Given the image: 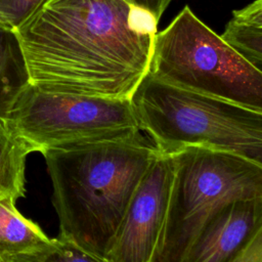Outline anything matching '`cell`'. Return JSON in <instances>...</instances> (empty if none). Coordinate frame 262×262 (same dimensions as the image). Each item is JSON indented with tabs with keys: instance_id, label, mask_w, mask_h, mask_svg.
I'll use <instances>...</instances> for the list:
<instances>
[{
	"instance_id": "cell-1",
	"label": "cell",
	"mask_w": 262,
	"mask_h": 262,
	"mask_svg": "<svg viewBox=\"0 0 262 262\" xmlns=\"http://www.w3.org/2000/svg\"><path fill=\"white\" fill-rule=\"evenodd\" d=\"M158 21L132 0H43L13 31L31 84L131 99L148 73Z\"/></svg>"
},
{
	"instance_id": "cell-2",
	"label": "cell",
	"mask_w": 262,
	"mask_h": 262,
	"mask_svg": "<svg viewBox=\"0 0 262 262\" xmlns=\"http://www.w3.org/2000/svg\"><path fill=\"white\" fill-rule=\"evenodd\" d=\"M159 154L141 131L44 152L58 235L103 259L135 188Z\"/></svg>"
},
{
	"instance_id": "cell-3",
	"label": "cell",
	"mask_w": 262,
	"mask_h": 262,
	"mask_svg": "<svg viewBox=\"0 0 262 262\" xmlns=\"http://www.w3.org/2000/svg\"><path fill=\"white\" fill-rule=\"evenodd\" d=\"M131 102L140 130L163 155L198 146L262 165L260 112L164 83L148 73Z\"/></svg>"
},
{
	"instance_id": "cell-4",
	"label": "cell",
	"mask_w": 262,
	"mask_h": 262,
	"mask_svg": "<svg viewBox=\"0 0 262 262\" xmlns=\"http://www.w3.org/2000/svg\"><path fill=\"white\" fill-rule=\"evenodd\" d=\"M173 179L151 262H179L226 204L262 198V165L214 149L188 146L173 155Z\"/></svg>"
},
{
	"instance_id": "cell-5",
	"label": "cell",
	"mask_w": 262,
	"mask_h": 262,
	"mask_svg": "<svg viewBox=\"0 0 262 262\" xmlns=\"http://www.w3.org/2000/svg\"><path fill=\"white\" fill-rule=\"evenodd\" d=\"M148 74L262 113V71L228 46L188 5L157 32Z\"/></svg>"
},
{
	"instance_id": "cell-6",
	"label": "cell",
	"mask_w": 262,
	"mask_h": 262,
	"mask_svg": "<svg viewBox=\"0 0 262 262\" xmlns=\"http://www.w3.org/2000/svg\"><path fill=\"white\" fill-rule=\"evenodd\" d=\"M4 125L32 152L42 155L141 131L131 99L48 91L31 83L17 97Z\"/></svg>"
},
{
	"instance_id": "cell-7",
	"label": "cell",
	"mask_w": 262,
	"mask_h": 262,
	"mask_svg": "<svg viewBox=\"0 0 262 262\" xmlns=\"http://www.w3.org/2000/svg\"><path fill=\"white\" fill-rule=\"evenodd\" d=\"M173 179L170 155L159 154L135 188L106 248V262H151Z\"/></svg>"
},
{
	"instance_id": "cell-8",
	"label": "cell",
	"mask_w": 262,
	"mask_h": 262,
	"mask_svg": "<svg viewBox=\"0 0 262 262\" xmlns=\"http://www.w3.org/2000/svg\"><path fill=\"white\" fill-rule=\"evenodd\" d=\"M262 229V198L226 204L201 230L179 262H230Z\"/></svg>"
},
{
	"instance_id": "cell-9",
	"label": "cell",
	"mask_w": 262,
	"mask_h": 262,
	"mask_svg": "<svg viewBox=\"0 0 262 262\" xmlns=\"http://www.w3.org/2000/svg\"><path fill=\"white\" fill-rule=\"evenodd\" d=\"M30 77L19 41L10 28L0 24V124L5 120Z\"/></svg>"
},
{
	"instance_id": "cell-10",
	"label": "cell",
	"mask_w": 262,
	"mask_h": 262,
	"mask_svg": "<svg viewBox=\"0 0 262 262\" xmlns=\"http://www.w3.org/2000/svg\"><path fill=\"white\" fill-rule=\"evenodd\" d=\"M41 227L25 217L12 199H0V257L9 258L35 251L49 242Z\"/></svg>"
},
{
	"instance_id": "cell-11",
	"label": "cell",
	"mask_w": 262,
	"mask_h": 262,
	"mask_svg": "<svg viewBox=\"0 0 262 262\" xmlns=\"http://www.w3.org/2000/svg\"><path fill=\"white\" fill-rule=\"evenodd\" d=\"M220 37L247 61L262 71V0L233 10Z\"/></svg>"
},
{
	"instance_id": "cell-12",
	"label": "cell",
	"mask_w": 262,
	"mask_h": 262,
	"mask_svg": "<svg viewBox=\"0 0 262 262\" xmlns=\"http://www.w3.org/2000/svg\"><path fill=\"white\" fill-rule=\"evenodd\" d=\"M31 148L0 124V199L17 201L26 194V161Z\"/></svg>"
},
{
	"instance_id": "cell-13",
	"label": "cell",
	"mask_w": 262,
	"mask_h": 262,
	"mask_svg": "<svg viewBox=\"0 0 262 262\" xmlns=\"http://www.w3.org/2000/svg\"><path fill=\"white\" fill-rule=\"evenodd\" d=\"M5 262H106L72 241L57 235L33 252L18 255Z\"/></svg>"
},
{
	"instance_id": "cell-14",
	"label": "cell",
	"mask_w": 262,
	"mask_h": 262,
	"mask_svg": "<svg viewBox=\"0 0 262 262\" xmlns=\"http://www.w3.org/2000/svg\"><path fill=\"white\" fill-rule=\"evenodd\" d=\"M43 0H0V24L12 30L19 27Z\"/></svg>"
},
{
	"instance_id": "cell-15",
	"label": "cell",
	"mask_w": 262,
	"mask_h": 262,
	"mask_svg": "<svg viewBox=\"0 0 262 262\" xmlns=\"http://www.w3.org/2000/svg\"><path fill=\"white\" fill-rule=\"evenodd\" d=\"M230 262H262V229L250 239Z\"/></svg>"
},
{
	"instance_id": "cell-16",
	"label": "cell",
	"mask_w": 262,
	"mask_h": 262,
	"mask_svg": "<svg viewBox=\"0 0 262 262\" xmlns=\"http://www.w3.org/2000/svg\"><path fill=\"white\" fill-rule=\"evenodd\" d=\"M133 1L140 7L151 12L158 20L160 19V17L163 14L162 9H161L162 0H133Z\"/></svg>"
},
{
	"instance_id": "cell-17",
	"label": "cell",
	"mask_w": 262,
	"mask_h": 262,
	"mask_svg": "<svg viewBox=\"0 0 262 262\" xmlns=\"http://www.w3.org/2000/svg\"><path fill=\"white\" fill-rule=\"evenodd\" d=\"M172 0H162V5H161V9H162V12H164L166 10V8L168 7V5L170 4Z\"/></svg>"
},
{
	"instance_id": "cell-18",
	"label": "cell",
	"mask_w": 262,
	"mask_h": 262,
	"mask_svg": "<svg viewBox=\"0 0 262 262\" xmlns=\"http://www.w3.org/2000/svg\"><path fill=\"white\" fill-rule=\"evenodd\" d=\"M0 262H5V261H4V260H3V259L0 257Z\"/></svg>"
},
{
	"instance_id": "cell-19",
	"label": "cell",
	"mask_w": 262,
	"mask_h": 262,
	"mask_svg": "<svg viewBox=\"0 0 262 262\" xmlns=\"http://www.w3.org/2000/svg\"><path fill=\"white\" fill-rule=\"evenodd\" d=\"M132 1H133V0H132ZM133 2H134V1H133Z\"/></svg>"
}]
</instances>
